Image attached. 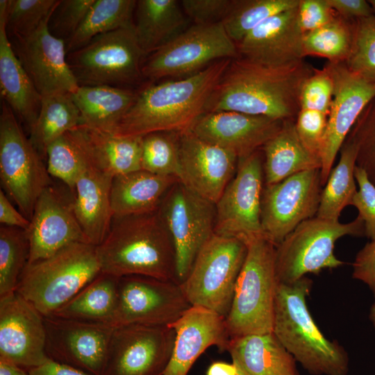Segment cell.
<instances>
[{
  "label": "cell",
  "mask_w": 375,
  "mask_h": 375,
  "mask_svg": "<svg viewBox=\"0 0 375 375\" xmlns=\"http://www.w3.org/2000/svg\"><path fill=\"white\" fill-rule=\"evenodd\" d=\"M314 69L303 60L270 67L233 58L214 88L206 112L236 111L283 121L296 119L301 89Z\"/></svg>",
  "instance_id": "6da1fadb"
},
{
  "label": "cell",
  "mask_w": 375,
  "mask_h": 375,
  "mask_svg": "<svg viewBox=\"0 0 375 375\" xmlns=\"http://www.w3.org/2000/svg\"><path fill=\"white\" fill-rule=\"evenodd\" d=\"M231 60H217L179 79L142 85L112 133L143 137L153 132L191 130L206 112L208 99Z\"/></svg>",
  "instance_id": "7a4b0ae2"
},
{
  "label": "cell",
  "mask_w": 375,
  "mask_h": 375,
  "mask_svg": "<svg viewBox=\"0 0 375 375\" xmlns=\"http://www.w3.org/2000/svg\"><path fill=\"white\" fill-rule=\"evenodd\" d=\"M96 251L101 273L117 278L140 275L176 281L174 246L158 210L114 216Z\"/></svg>",
  "instance_id": "3957f363"
},
{
  "label": "cell",
  "mask_w": 375,
  "mask_h": 375,
  "mask_svg": "<svg viewBox=\"0 0 375 375\" xmlns=\"http://www.w3.org/2000/svg\"><path fill=\"white\" fill-rule=\"evenodd\" d=\"M312 281L304 276L278 285L273 333L303 369L313 375H347L349 357L336 341L326 338L307 306Z\"/></svg>",
  "instance_id": "277c9868"
},
{
  "label": "cell",
  "mask_w": 375,
  "mask_h": 375,
  "mask_svg": "<svg viewBox=\"0 0 375 375\" xmlns=\"http://www.w3.org/2000/svg\"><path fill=\"white\" fill-rule=\"evenodd\" d=\"M246 258L225 317L231 338L272 333L279 282L276 271V246L265 235L244 240Z\"/></svg>",
  "instance_id": "5b68a950"
},
{
  "label": "cell",
  "mask_w": 375,
  "mask_h": 375,
  "mask_svg": "<svg viewBox=\"0 0 375 375\" xmlns=\"http://www.w3.org/2000/svg\"><path fill=\"white\" fill-rule=\"evenodd\" d=\"M100 273L96 247L75 242L50 257L27 264L16 292L43 317H49Z\"/></svg>",
  "instance_id": "8992f818"
},
{
  "label": "cell",
  "mask_w": 375,
  "mask_h": 375,
  "mask_svg": "<svg viewBox=\"0 0 375 375\" xmlns=\"http://www.w3.org/2000/svg\"><path fill=\"white\" fill-rule=\"evenodd\" d=\"M144 57L133 24L96 36L67 53V61L79 86L133 89L144 79Z\"/></svg>",
  "instance_id": "52a82bcc"
},
{
  "label": "cell",
  "mask_w": 375,
  "mask_h": 375,
  "mask_svg": "<svg viewBox=\"0 0 375 375\" xmlns=\"http://www.w3.org/2000/svg\"><path fill=\"white\" fill-rule=\"evenodd\" d=\"M345 235L365 236L364 222L358 216L348 223L316 216L301 223L276 247L279 283H292L308 274L343 265L334 249L336 241Z\"/></svg>",
  "instance_id": "ba28073f"
},
{
  "label": "cell",
  "mask_w": 375,
  "mask_h": 375,
  "mask_svg": "<svg viewBox=\"0 0 375 375\" xmlns=\"http://www.w3.org/2000/svg\"><path fill=\"white\" fill-rule=\"evenodd\" d=\"M247 251L244 240L215 233L201 247L181 283L190 305L226 317Z\"/></svg>",
  "instance_id": "9c48e42d"
},
{
  "label": "cell",
  "mask_w": 375,
  "mask_h": 375,
  "mask_svg": "<svg viewBox=\"0 0 375 375\" xmlns=\"http://www.w3.org/2000/svg\"><path fill=\"white\" fill-rule=\"evenodd\" d=\"M0 179L1 189L29 220L38 197L52 183L45 161L3 101L0 113Z\"/></svg>",
  "instance_id": "30bf717a"
},
{
  "label": "cell",
  "mask_w": 375,
  "mask_h": 375,
  "mask_svg": "<svg viewBox=\"0 0 375 375\" xmlns=\"http://www.w3.org/2000/svg\"><path fill=\"white\" fill-rule=\"evenodd\" d=\"M239 57L237 44L222 22L194 24L172 41L148 56L142 65L144 79L183 78L212 63Z\"/></svg>",
  "instance_id": "8fae6325"
},
{
  "label": "cell",
  "mask_w": 375,
  "mask_h": 375,
  "mask_svg": "<svg viewBox=\"0 0 375 375\" xmlns=\"http://www.w3.org/2000/svg\"><path fill=\"white\" fill-rule=\"evenodd\" d=\"M158 212L173 241L176 281L181 283L201 247L215 234V203L178 181L165 194Z\"/></svg>",
  "instance_id": "7c38bea8"
},
{
  "label": "cell",
  "mask_w": 375,
  "mask_h": 375,
  "mask_svg": "<svg viewBox=\"0 0 375 375\" xmlns=\"http://www.w3.org/2000/svg\"><path fill=\"white\" fill-rule=\"evenodd\" d=\"M322 188L320 169L265 185L260 212L265 236L276 247L301 223L315 217Z\"/></svg>",
  "instance_id": "4fadbf2b"
},
{
  "label": "cell",
  "mask_w": 375,
  "mask_h": 375,
  "mask_svg": "<svg viewBox=\"0 0 375 375\" xmlns=\"http://www.w3.org/2000/svg\"><path fill=\"white\" fill-rule=\"evenodd\" d=\"M190 307L176 281L140 275L122 276L118 280L115 327L170 326Z\"/></svg>",
  "instance_id": "5bb4252c"
},
{
  "label": "cell",
  "mask_w": 375,
  "mask_h": 375,
  "mask_svg": "<svg viewBox=\"0 0 375 375\" xmlns=\"http://www.w3.org/2000/svg\"><path fill=\"white\" fill-rule=\"evenodd\" d=\"M264 186L262 153L258 150L238 159L235 174L215 203V233L242 240L265 235L260 220Z\"/></svg>",
  "instance_id": "9a60e30c"
},
{
  "label": "cell",
  "mask_w": 375,
  "mask_h": 375,
  "mask_svg": "<svg viewBox=\"0 0 375 375\" xmlns=\"http://www.w3.org/2000/svg\"><path fill=\"white\" fill-rule=\"evenodd\" d=\"M174 340L175 332L169 326H116L102 375H163Z\"/></svg>",
  "instance_id": "2e32d148"
},
{
  "label": "cell",
  "mask_w": 375,
  "mask_h": 375,
  "mask_svg": "<svg viewBox=\"0 0 375 375\" xmlns=\"http://www.w3.org/2000/svg\"><path fill=\"white\" fill-rule=\"evenodd\" d=\"M46 352L57 362L92 375H102L114 326L65 319L44 317Z\"/></svg>",
  "instance_id": "e0dca14e"
},
{
  "label": "cell",
  "mask_w": 375,
  "mask_h": 375,
  "mask_svg": "<svg viewBox=\"0 0 375 375\" xmlns=\"http://www.w3.org/2000/svg\"><path fill=\"white\" fill-rule=\"evenodd\" d=\"M324 66L333 78V92L320 155L323 188L346 138L365 107L375 97V83L351 73L344 62L328 61Z\"/></svg>",
  "instance_id": "ac0fdd59"
},
{
  "label": "cell",
  "mask_w": 375,
  "mask_h": 375,
  "mask_svg": "<svg viewBox=\"0 0 375 375\" xmlns=\"http://www.w3.org/2000/svg\"><path fill=\"white\" fill-rule=\"evenodd\" d=\"M28 263L47 258L75 242H88L74 210V194L53 183L38 197L26 230Z\"/></svg>",
  "instance_id": "d6986e66"
},
{
  "label": "cell",
  "mask_w": 375,
  "mask_h": 375,
  "mask_svg": "<svg viewBox=\"0 0 375 375\" xmlns=\"http://www.w3.org/2000/svg\"><path fill=\"white\" fill-rule=\"evenodd\" d=\"M49 16L32 33L9 38L15 55L42 97L72 94L79 86L67 61L65 42L49 31Z\"/></svg>",
  "instance_id": "ffe728a7"
},
{
  "label": "cell",
  "mask_w": 375,
  "mask_h": 375,
  "mask_svg": "<svg viewBox=\"0 0 375 375\" xmlns=\"http://www.w3.org/2000/svg\"><path fill=\"white\" fill-rule=\"evenodd\" d=\"M0 358L26 370L50 360L44 317L16 291L0 297Z\"/></svg>",
  "instance_id": "44dd1931"
},
{
  "label": "cell",
  "mask_w": 375,
  "mask_h": 375,
  "mask_svg": "<svg viewBox=\"0 0 375 375\" xmlns=\"http://www.w3.org/2000/svg\"><path fill=\"white\" fill-rule=\"evenodd\" d=\"M179 144V181L216 203L235 174L238 158L201 140L191 130L180 133Z\"/></svg>",
  "instance_id": "7402d4cb"
},
{
  "label": "cell",
  "mask_w": 375,
  "mask_h": 375,
  "mask_svg": "<svg viewBox=\"0 0 375 375\" xmlns=\"http://www.w3.org/2000/svg\"><path fill=\"white\" fill-rule=\"evenodd\" d=\"M283 120L236 111L205 112L191 131L201 140L245 158L261 149Z\"/></svg>",
  "instance_id": "603a6c76"
},
{
  "label": "cell",
  "mask_w": 375,
  "mask_h": 375,
  "mask_svg": "<svg viewBox=\"0 0 375 375\" xmlns=\"http://www.w3.org/2000/svg\"><path fill=\"white\" fill-rule=\"evenodd\" d=\"M298 7L271 17L252 30L237 44L239 57L270 67L290 65L303 60V32L299 23Z\"/></svg>",
  "instance_id": "cb8c5ba5"
},
{
  "label": "cell",
  "mask_w": 375,
  "mask_h": 375,
  "mask_svg": "<svg viewBox=\"0 0 375 375\" xmlns=\"http://www.w3.org/2000/svg\"><path fill=\"white\" fill-rule=\"evenodd\" d=\"M175 332L172 356L163 375H188L197 359L210 347L227 351L231 338L225 317L191 306L170 326Z\"/></svg>",
  "instance_id": "d4e9b609"
},
{
  "label": "cell",
  "mask_w": 375,
  "mask_h": 375,
  "mask_svg": "<svg viewBox=\"0 0 375 375\" xmlns=\"http://www.w3.org/2000/svg\"><path fill=\"white\" fill-rule=\"evenodd\" d=\"M8 1H0V92L28 133L38 117L42 96L15 55L6 28Z\"/></svg>",
  "instance_id": "484cf974"
},
{
  "label": "cell",
  "mask_w": 375,
  "mask_h": 375,
  "mask_svg": "<svg viewBox=\"0 0 375 375\" xmlns=\"http://www.w3.org/2000/svg\"><path fill=\"white\" fill-rule=\"evenodd\" d=\"M112 178L88 160L75 185L74 213L87 241L95 247L106 237L113 218L110 203Z\"/></svg>",
  "instance_id": "4316f807"
},
{
  "label": "cell",
  "mask_w": 375,
  "mask_h": 375,
  "mask_svg": "<svg viewBox=\"0 0 375 375\" xmlns=\"http://www.w3.org/2000/svg\"><path fill=\"white\" fill-rule=\"evenodd\" d=\"M227 351L238 375H299L295 359L273 332L231 338Z\"/></svg>",
  "instance_id": "83f0119b"
},
{
  "label": "cell",
  "mask_w": 375,
  "mask_h": 375,
  "mask_svg": "<svg viewBox=\"0 0 375 375\" xmlns=\"http://www.w3.org/2000/svg\"><path fill=\"white\" fill-rule=\"evenodd\" d=\"M72 131L99 170L115 177L142 169V137L120 136L83 125Z\"/></svg>",
  "instance_id": "f1b7e54d"
},
{
  "label": "cell",
  "mask_w": 375,
  "mask_h": 375,
  "mask_svg": "<svg viewBox=\"0 0 375 375\" xmlns=\"http://www.w3.org/2000/svg\"><path fill=\"white\" fill-rule=\"evenodd\" d=\"M179 179L140 169L113 177L110 203L113 217L157 211L169 189Z\"/></svg>",
  "instance_id": "f546056e"
},
{
  "label": "cell",
  "mask_w": 375,
  "mask_h": 375,
  "mask_svg": "<svg viewBox=\"0 0 375 375\" xmlns=\"http://www.w3.org/2000/svg\"><path fill=\"white\" fill-rule=\"evenodd\" d=\"M133 18L136 38L145 56L175 39L190 22L176 0H138Z\"/></svg>",
  "instance_id": "4dcf8cb0"
},
{
  "label": "cell",
  "mask_w": 375,
  "mask_h": 375,
  "mask_svg": "<svg viewBox=\"0 0 375 375\" xmlns=\"http://www.w3.org/2000/svg\"><path fill=\"white\" fill-rule=\"evenodd\" d=\"M295 119L284 120L281 129L261 148L265 185L301 172L321 168L320 160L299 139Z\"/></svg>",
  "instance_id": "1f68e13d"
},
{
  "label": "cell",
  "mask_w": 375,
  "mask_h": 375,
  "mask_svg": "<svg viewBox=\"0 0 375 375\" xmlns=\"http://www.w3.org/2000/svg\"><path fill=\"white\" fill-rule=\"evenodd\" d=\"M139 89L107 85L78 86L72 94L81 124L112 133L134 103Z\"/></svg>",
  "instance_id": "d6a6232c"
},
{
  "label": "cell",
  "mask_w": 375,
  "mask_h": 375,
  "mask_svg": "<svg viewBox=\"0 0 375 375\" xmlns=\"http://www.w3.org/2000/svg\"><path fill=\"white\" fill-rule=\"evenodd\" d=\"M119 278L100 273L52 315L115 327Z\"/></svg>",
  "instance_id": "836d02e7"
},
{
  "label": "cell",
  "mask_w": 375,
  "mask_h": 375,
  "mask_svg": "<svg viewBox=\"0 0 375 375\" xmlns=\"http://www.w3.org/2000/svg\"><path fill=\"white\" fill-rule=\"evenodd\" d=\"M80 124V112L72 94L43 97L38 117L28 138L46 162L49 145Z\"/></svg>",
  "instance_id": "e575fe53"
},
{
  "label": "cell",
  "mask_w": 375,
  "mask_h": 375,
  "mask_svg": "<svg viewBox=\"0 0 375 375\" xmlns=\"http://www.w3.org/2000/svg\"><path fill=\"white\" fill-rule=\"evenodd\" d=\"M340 151L339 162L332 168L322 188L316 215L319 218L334 222H338L342 210L351 205L358 190L354 176L357 147L347 138Z\"/></svg>",
  "instance_id": "d590c367"
},
{
  "label": "cell",
  "mask_w": 375,
  "mask_h": 375,
  "mask_svg": "<svg viewBox=\"0 0 375 375\" xmlns=\"http://www.w3.org/2000/svg\"><path fill=\"white\" fill-rule=\"evenodd\" d=\"M135 0H95L74 35L65 43L67 54L97 35L133 24Z\"/></svg>",
  "instance_id": "8d00e7d4"
},
{
  "label": "cell",
  "mask_w": 375,
  "mask_h": 375,
  "mask_svg": "<svg viewBox=\"0 0 375 375\" xmlns=\"http://www.w3.org/2000/svg\"><path fill=\"white\" fill-rule=\"evenodd\" d=\"M300 0H233L222 21L230 38L237 44L269 17L299 6Z\"/></svg>",
  "instance_id": "74e56055"
},
{
  "label": "cell",
  "mask_w": 375,
  "mask_h": 375,
  "mask_svg": "<svg viewBox=\"0 0 375 375\" xmlns=\"http://www.w3.org/2000/svg\"><path fill=\"white\" fill-rule=\"evenodd\" d=\"M353 20L338 16L329 23L303 33L304 56H315L328 62H344L351 50Z\"/></svg>",
  "instance_id": "f35d334b"
},
{
  "label": "cell",
  "mask_w": 375,
  "mask_h": 375,
  "mask_svg": "<svg viewBox=\"0 0 375 375\" xmlns=\"http://www.w3.org/2000/svg\"><path fill=\"white\" fill-rule=\"evenodd\" d=\"M26 231L0 226V297L16 291L19 278L28 262Z\"/></svg>",
  "instance_id": "ab89813d"
},
{
  "label": "cell",
  "mask_w": 375,
  "mask_h": 375,
  "mask_svg": "<svg viewBox=\"0 0 375 375\" xmlns=\"http://www.w3.org/2000/svg\"><path fill=\"white\" fill-rule=\"evenodd\" d=\"M88 163V156L72 130L47 149L46 165L49 174L63 183L73 194L76 181Z\"/></svg>",
  "instance_id": "60d3db41"
},
{
  "label": "cell",
  "mask_w": 375,
  "mask_h": 375,
  "mask_svg": "<svg viewBox=\"0 0 375 375\" xmlns=\"http://www.w3.org/2000/svg\"><path fill=\"white\" fill-rule=\"evenodd\" d=\"M178 133L153 132L142 137L141 169L178 178L180 144Z\"/></svg>",
  "instance_id": "b9f144b4"
},
{
  "label": "cell",
  "mask_w": 375,
  "mask_h": 375,
  "mask_svg": "<svg viewBox=\"0 0 375 375\" xmlns=\"http://www.w3.org/2000/svg\"><path fill=\"white\" fill-rule=\"evenodd\" d=\"M344 63L353 74L375 83L374 14L353 20L351 47Z\"/></svg>",
  "instance_id": "7bdbcfd3"
},
{
  "label": "cell",
  "mask_w": 375,
  "mask_h": 375,
  "mask_svg": "<svg viewBox=\"0 0 375 375\" xmlns=\"http://www.w3.org/2000/svg\"><path fill=\"white\" fill-rule=\"evenodd\" d=\"M59 0H8L6 28L8 38L34 32L49 16Z\"/></svg>",
  "instance_id": "ee69618b"
},
{
  "label": "cell",
  "mask_w": 375,
  "mask_h": 375,
  "mask_svg": "<svg viewBox=\"0 0 375 375\" xmlns=\"http://www.w3.org/2000/svg\"><path fill=\"white\" fill-rule=\"evenodd\" d=\"M347 138L357 147L356 165L375 185V97L365 107Z\"/></svg>",
  "instance_id": "f6af8a7d"
},
{
  "label": "cell",
  "mask_w": 375,
  "mask_h": 375,
  "mask_svg": "<svg viewBox=\"0 0 375 375\" xmlns=\"http://www.w3.org/2000/svg\"><path fill=\"white\" fill-rule=\"evenodd\" d=\"M95 0H59L48 20V28L65 43L74 35Z\"/></svg>",
  "instance_id": "bcb514c9"
},
{
  "label": "cell",
  "mask_w": 375,
  "mask_h": 375,
  "mask_svg": "<svg viewBox=\"0 0 375 375\" xmlns=\"http://www.w3.org/2000/svg\"><path fill=\"white\" fill-rule=\"evenodd\" d=\"M333 92V81L328 69H315L301 89V109L313 110L328 115Z\"/></svg>",
  "instance_id": "7dc6e473"
},
{
  "label": "cell",
  "mask_w": 375,
  "mask_h": 375,
  "mask_svg": "<svg viewBox=\"0 0 375 375\" xmlns=\"http://www.w3.org/2000/svg\"><path fill=\"white\" fill-rule=\"evenodd\" d=\"M328 115L313 110L301 109L295 119L297 133L305 147L320 161L327 126Z\"/></svg>",
  "instance_id": "c3c4849f"
},
{
  "label": "cell",
  "mask_w": 375,
  "mask_h": 375,
  "mask_svg": "<svg viewBox=\"0 0 375 375\" xmlns=\"http://www.w3.org/2000/svg\"><path fill=\"white\" fill-rule=\"evenodd\" d=\"M354 176L358 189L351 205L357 208L358 216L364 222L365 236L372 240L375 238V185L366 172L357 165Z\"/></svg>",
  "instance_id": "681fc988"
},
{
  "label": "cell",
  "mask_w": 375,
  "mask_h": 375,
  "mask_svg": "<svg viewBox=\"0 0 375 375\" xmlns=\"http://www.w3.org/2000/svg\"><path fill=\"white\" fill-rule=\"evenodd\" d=\"M233 0H182L181 7L190 21L197 24L222 22L228 12Z\"/></svg>",
  "instance_id": "f907efd6"
},
{
  "label": "cell",
  "mask_w": 375,
  "mask_h": 375,
  "mask_svg": "<svg viewBox=\"0 0 375 375\" xmlns=\"http://www.w3.org/2000/svg\"><path fill=\"white\" fill-rule=\"evenodd\" d=\"M337 16L328 0H300L298 18L303 33L329 23Z\"/></svg>",
  "instance_id": "816d5d0a"
},
{
  "label": "cell",
  "mask_w": 375,
  "mask_h": 375,
  "mask_svg": "<svg viewBox=\"0 0 375 375\" xmlns=\"http://www.w3.org/2000/svg\"><path fill=\"white\" fill-rule=\"evenodd\" d=\"M352 267V277L366 284L375 297V238L358 252Z\"/></svg>",
  "instance_id": "f5cc1de1"
},
{
  "label": "cell",
  "mask_w": 375,
  "mask_h": 375,
  "mask_svg": "<svg viewBox=\"0 0 375 375\" xmlns=\"http://www.w3.org/2000/svg\"><path fill=\"white\" fill-rule=\"evenodd\" d=\"M328 1L338 15L348 20H355L374 15L368 1L328 0Z\"/></svg>",
  "instance_id": "db71d44e"
},
{
  "label": "cell",
  "mask_w": 375,
  "mask_h": 375,
  "mask_svg": "<svg viewBox=\"0 0 375 375\" xmlns=\"http://www.w3.org/2000/svg\"><path fill=\"white\" fill-rule=\"evenodd\" d=\"M0 223L1 225L17 227L26 231L30 225V220L14 207L1 188L0 190Z\"/></svg>",
  "instance_id": "11a10c76"
},
{
  "label": "cell",
  "mask_w": 375,
  "mask_h": 375,
  "mask_svg": "<svg viewBox=\"0 0 375 375\" xmlns=\"http://www.w3.org/2000/svg\"><path fill=\"white\" fill-rule=\"evenodd\" d=\"M29 375H92L71 366L49 360L28 370Z\"/></svg>",
  "instance_id": "9f6ffc18"
},
{
  "label": "cell",
  "mask_w": 375,
  "mask_h": 375,
  "mask_svg": "<svg viewBox=\"0 0 375 375\" xmlns=\"http://www.w3.org/2000/svg\"><path fill=\"white\" fill-rule=\"evenodd\" d=\"M206 375H238V374L233 363L217 361L210 365Z\"/></svg>",
  "instance_id": "6f0895ef"
},
{
  "label": "cell",
  "mask_w": 375,
  "mask_h": 375,
  "mask_svg": "<svg viewBox=\"0 0 375 375\" xmlns=\"http://www.w3.org/2000/svg\"><path fill=\"white\" fill-rule=\"evenodd\" d=\"M0 375H29L28 370L8 360L0 358Z\"/></svg>",
  "instance_id": "680465c9"
},
{
  "label": "cell",
  "mask_w": 375,
  "mask_h": 375,
  "mask_svg": "<svg viewBox=\"0 0 375 375\" xmlns=\"http://www.w3.org/2000/svg\"><path fill=\"white\" fill-rule=\"evenodd\" d=\"M369 318L375 329V302L373 303V304L372 305L370 308L369 313Z\"/></svg>",
  "instance_id": "91938a15"
},
{
  "label": "cell",
  "mask_w": 375,
  "mask_h": 375,
  "mask_svg": "<svg viewBox=\"0 0 375 375\" xmlns=\"http://www.w3.org/2000/svg\"><path fill=\"white\" fill-rule=\"evenodd\" d=\"M368 2L371 5L372 8L373 12H374V14L375 15V0H369V1H368Z\"/></svg>",
  "instance_id": "94428289"
}]
</instances>
